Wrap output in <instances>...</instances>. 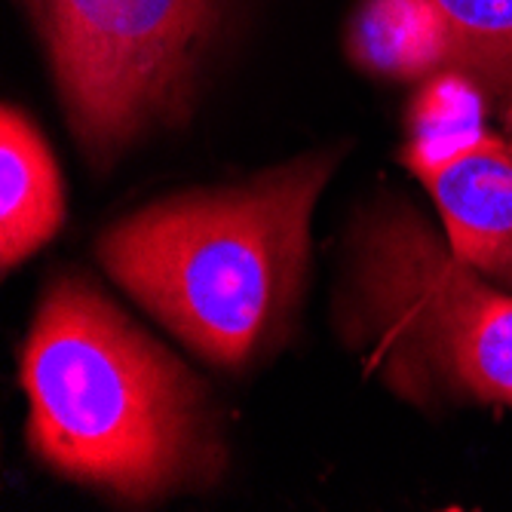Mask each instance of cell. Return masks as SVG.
<instances>
[{
  "label": "cell",
  "instance_id": "obj_1",
  "mask_svg": "<svg viewBox=\"0 0 512 512\" xmlns=\"http://www.w3.org/2000/svg\"><path fill=\"white\" fill-rule=\"evenodd\" d=\"M22 387L34 454L74 482L148 500L212 460L194 378L74 276L34 316Z\"/></svg>",
  "mask_w": 512,
  "mask_h": 512
},
{
  "label": "cell",
  "instance_id": "obj_2",
  "mask_svg": "<svg viewBox=\"0 0 512 512\" xmlns=\"http://www.w3.org/2000/svg\"><path fill=\"white\" fill-rule=\"evenodd\" d=\"M329 169V160H301L243 188L163 200L111 227L99 258L203 359L243 365L295 304Z\"/></svg>",
  "mask_w": 512,
  "mask_h": 512
},
{
  "label": "cell",
  "instance_id": "obj_3",
  "mask_svg": "<svg viewBox=\"0 0 512 512\" xmlns=\"http://www.w3.org/2000/svg\"><path fill=\"white\" fill-rule=\"evenodd\" d=\"M362 304L375 362L408 396L448 387L512 408V295L488 286L417 215L371 224Z\"/></svg>",
  "mask_w": 512,
  "mask_h": 512
},
{
  "label": "cell",
  "instance_id": "obj_4",
  "mask_svg": "<svg viewBox=\"0 0 512 512\" xmlns=\"http://www.w3.org/2000/svg\"><path fill=\"white\" fill-rule=\"evenodd\" d=\"M89 157L181 111L221 0H28Z\"/></svg>",
  "mask_w": 512,
  "mask_h": 512
},
{
  "label": "cell",
  "instance_id": "obj_5",
  "mask_svg": "<svg viewBox=\"0 0 512 512\" xmlns=\"http://www.w3.org/2000/svg\"><path fill=\"white\" fill-rule=\"evenodd\" d=\"M421 181L439 206L454 255L512 286V138L485 132Z\"/></svg>",
  "mask_w": 512,
  "mask_h": 512
},
{
  "label": "cell",
  "instance_id": "obj_6",
  "mask_svg": "<svg viewBox=\"0 0 512 512\" xmlns=\"http://www.w3.org/2000/svg\"><path fill=\"white\" fill-rule=\"evenodd\" d=\"M0 184V258L10 270L50 243L65 218L56 160L16 108H4L0 117Z\"/></svg>",
  "mask_w": 512,
  "mask_h": 512
},
{
  "label": "cell",
  "instance_id": "obj_7",
  "mask_svg": "<svg viewBox=\"0 0 512 512\" xmlns=\"http://www.w3.org/2000/svg\"><path fill=\"white\" fill-rule=\"evenodd\" d=\"M350 50L359 65L378 74L417 77L448 62V31L433 0H365Z\"/></svg>",
  "mask_w": 512,
  "mask_h": 512
},
{
  "label": "cell",
  "instance_id": "obj_8",
  "mask_svg": "<svg viewBox=\"0 0 512 512\" xmlns=\"http://www.w3.org/2000/svg\"><path fill=\"white\" fill-rule=\"evenodd\" d=\"M482 126V86L467 74H442L414 99L408 117L405 166L421 178L467 151Z\"/></svg>",
  "mask_w": 512,
  "mask_h": 512
},
{
  "label": "cell",
  "instance_id": "obj_9",
  "mask_svg": "<svg viewBox=\"0 0 512 512\" xmlns=\"http://www.w3.org/2000/svg\"><path fill=\"white\" fill-rule=\"evenodd\" d=\"M448 31V62L512 108V0H433Z\"/></svg>",
  "mask_w": 512,
  "mask_h": 512
}]
</instances>
